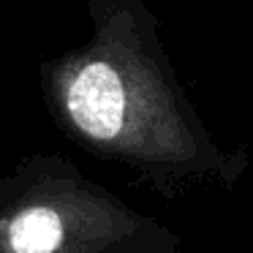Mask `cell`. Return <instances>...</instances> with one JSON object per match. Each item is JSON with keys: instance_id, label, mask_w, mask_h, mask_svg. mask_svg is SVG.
Segmentation results:
<instances>
[{"instance_id": "cell-1", "label": "cell", "mask_w": 253, "mask_h": 253, "mask_svg": "<svg viewBox=\"0 0 253 253\" xmlns=\"http://www.w3.org/2000/svg\"><path fill=\"white\" fill-rule=\"evenodd\" d=\"M84 44L41 60L55 126L82 150L174 199L191 185L234 188L248 153L223 147L185 95L144 0H84Z\"/></svg>"}, {"instance_id": "cell-2", "label": "cell", "mask_w": 253, "mask_h": 253, "mask_svg": "<svg viewBox=\"0 0 253 253\" xmlns=\"http://www.w3.org/2000/svg\"><path fill=\"white\" fill-rule=\"evenodd\" d=\"M166 223L139 212L55 153L0 177V253H180Z\"/></svg>"}]
</instances>
